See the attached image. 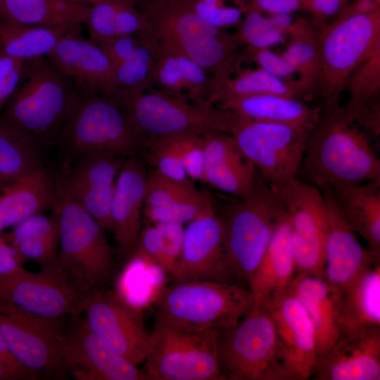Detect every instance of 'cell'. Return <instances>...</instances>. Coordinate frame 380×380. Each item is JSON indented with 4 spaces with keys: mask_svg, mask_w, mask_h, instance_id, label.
I'll use <instances>...</instances> for the list:
<instances>
[{
    "mask_svg": "<svg viewBox=\"0 0 380 380\" xmlns=\"http://www.w3.org/2000/svg\"><path fill=\"white\" fill-rule=\"evenodd\" d=\"M339 106L321 108L308 137L298 173L301 180L319 189L380 182V160L368 137L341 114Z\"/></svg>",
    "mask_w": 380,
    "mask_h": 380,
    "instance_id": "1",
    "label": "cell"
},
{
    "mask_svg": "<svg viewBox=\"0 0 380 380\" xmlns=\"http://www.w3.org/2000/svg\"><path fill=\"white\" fill-rule=\"evenodd\" d=\"M80 95L48 56L26 61L20 82L2 109L0 120L48 148L55 145Z\"/></svg>",
    "mask_w": 380,
    "mask_h": 380,
    "instance_id": "2",
    "label": "cell"
},
{
    "mask_svg": "<svg viewBox=\"0 0 380 380\" xmlns=\"http://www.w3.org/2000/svg\"><path fill=\"white\" fill-rule=\"evenodd\" d=\"M222 380H298L265 305L217 334Z\"/></svg>",
    "mask_w": 380,
    "mask_h": 380,
    "instance_id": "3",
    "label": "cell"
},
{
    "mask_svg": "<svg viewBox=\"0 0 380 380\" xmlns=\"http://www.w3.org/2000/svg\"><path fill=\"white\" fill-rule=\"evenodd\" d=\"M146 139L112 96L80 94L55 145L65 165L91 151H108L126 158L141 156Z\"/></svg>",
    "mask_w": 380,
    "mask_h": 380,
    "instance_id": "4",
    "label": "cell"
},
{
    "mask_svg": "<svg viewBox=\"0 0 380 380\" xmlns=\"http://www.w3.org/2000/svg\"><path fill=\"white\" fill-rule=\"evenodd\" d=\"M234 198L217 214L222 224L227 260L234 282L248 289V281L285 208L259 173L247 196Z\"/></svg>",
    "mask_w": 380,
    "mask_h": 380,
    "instance_id": "5",
    "label": "cell"
},
{
    "mask_svg": "<svg viewBox=\"0 0 380 380\" xmlns=\"http://www.w3.org/2000/svg\"><path fill=\"white\" fill-rule=\"evenodd\" d=\"M380 53V8L367 13L340 15L319 32V73L315 95L322 109L340 104L341 92L354 71Z\"/></svg>",
    "mask_w": 380,
    "mask_h": 380,
    "instance_id": "6",
    "label": "cell"
},
{
    "mask_svg": "<svg viewBox=\"0 0 380 380\" xmlns=\"http://www.w3.org/2000/svg\"><path fill=\"white\" fill-rule=\"evenodd\" d=\"M59 229L56 266L84 293L104 287L115 267L106 231L76 201L56 187L52 208Z\"/></svg>",
    "mask_w": 380,
    "mask_h": 380,
    "instance_id": "7",
    "label": "cell"
},
{
    "mask_svg": "<svg viewBox=\"0 0 380 380\" xmlns=\"http://www.w3.org/2000/svg\"><path fill=\"white\" fill-rule=\"evenodd\" d=\"M139 8L160 42L186 55L211 76L236 61L239 45L233 34L203 20L189 0H144Z\"/></svg>",
    "mask_w": 380,
    "mask_h": 380,
    "instance_id": "8",
    "label": "cell"
},
{
    "mask_svg": "<svg viewBox=\"0 0 380 380\" xmlns=\"http://www.w3.org/2000/svg\"><path fill=\"white\" fill-rule=\"evenodd\" d=\"M255 303L249 289L235 284L208 280L173 282L158 296L155 317L220 333L238 323Z\"/></svg>",
    "mask_w": 380,
    "mask_h": 380,
    "instance_id": "9",
    "label": "cell"
},
{
    "mask_svg": "<svg viewBox=\"0 0 380 380\" xmlns=\"http://www.w3.org/2000/svg\"><path fill=\"white\" fill-rule=\"evenodd\" d=\"M218 334L155 317L141 369L145 380H222Z\"/></svg>",
    "mask_w": 380,
    "mask_h": 380,
    "instance_id": "10",
    "label": "cell"
},
{
    "mask_svg": "<svg viewBox=\"0 0 380 380\" xmlns=\"http://www.w3.org/2000/svg\"><path fill=\"white\" fill-rule=\"evenodd\" d=\"M112 96L127 111L146 138L225 133L228 112L213 105L190 103L186 99L154 89L118 91Z\"/></svg>",
    "mask_w": 380,
    "mask_h": 380,
    "instance_id": "11",
    "label": "cell"
},
{
    "mask_svg": "<svg viewBox=\"0 0 380 380\" xmlns=\"http://www.w3.org/2000/svg\"><path fill=\"white\" fill-rule=\"evenodd\" d=\"M226 133L269 184L297 177L310 129L243 119L228 110Z\"/></svg>",
    "mask_w": 380,
    "mask_h": 380,
    "instance_id": "12",
    "label": "cell"
},
{
    "mask_svg": "<svg viewBox=\"0 0 380 380\" xmlns=\"http://www.w3.org/2000/svg\"><path fill=\"white\" fill-rule=\"evenodd\" d=\"M65 321L30 313L0 298V334L14 357L37 373L61 378L67 372L61 350Z\"/></svg>",
    "mask_w": 380,
    "mask_h": 380,
    "instance_id": "13",
    "label": "cell"
},
{
    "mask_svg": "<svg viewBox=\"0 0 380 380\" xmlns=\"http://www.w3.org/2000/svg\"><path fill=\"white\" fill-rule=\"evenodd\" d=\"M269 184L289 220L296 274L324 277L325 203L321 191L297 177Z\"/></svg>",
    "mask_w": 380,
    "mask_h": 380,
    "instance_id": "14",
    "label": "cell"
},
{
    "mask_svg": "<svg viewBox=\"0 0 380 380\" xmlns=\"http://www.w3.org/2000/svg\"><path fill=\"white\" fill-rule=\"evenodd\" d=\"M90 329L110 347L138 366L144 362L151 331L139 308L103 287L86 292L79 303Z\"/></svg>",
    "mask_w": 380,
    "mask_h": 380,
    "instance_id": "15",
    "label": "cell"
},
{
    "mask_svg": "<svg viewBox=\"0 0 380 380\" xmlns=\"http://www.w3.org/2000/svg\"><path fill=\"white\" fill-rule=\"evenodd\" d=\"M126 158L108 151L80 154L63 165L56 187L76 201L108 232L113 233L111 204L117 175Z\"/></svg>",
    "mask_w": 380,
    "mask_h": 380,
    "instance_id": "16",
    "label": "cell"
},
{
    "mask_svg": "<svg viewBox=\"0 0 380 380\" xmlns=\"http://www.w3.org/2000/svg\"><path fill=\"white\" fill-rule=\"evenodd\" d=\"M84 293L56 264L37 273L22 267L0 277V298L45 317L80 313L79 303Z\"/></svg>",
    "mask_w": 380,
    "mask_h": 380,
    "instance_id": "17",
    "label": "cell"
},
{
    "mask_svg": "<svg viewBox=\"0 0 380 380\" xmlns=\"http://www.w3.org/2000/svg\"><path fill=\"white\" fill-rule=\"evenodd\" d=\"M61 350L67 372L78 380H145L142 369L98 336L82 313L70 315Z\"/></svg>",
    "mask_w": 380,
    "mask_h": 380,
    "instance_id": "18",
    "label": "cell"
},
{
    "mask_svg": "<svg viewBox=\"0 0 380 380\" xmlns=\"http://www.w3.org/2000/svg\"><path fill=\"white\" fill-rule=\"evenodd\" d=\"M170 277L173 282L208 280L235 284L215 205L185 227L182 252Z\"/></svg>",
    "mask_w": 380,
    "mask_h": 380,
    "instance_id": "19",
    "label": "cell"
},
{
    "mask_svg": "<svg viewBox=\"0 0 380 380\" xmlns=\"http://www.w3.org/2000/svg\"><path fill=\"white\" fill-rule=\"evenodd\" d=\"M319 190L325 203L324 277L338 292L366 269L379 262L380 255L360 244L331 189L326 186Z\"/></svg>",
    "mask_w": 380,
    "mask_h": 380,
    "instance_id": "20",
    "label": "cell"
},
{
    "mask_svg": "<svg viewBox=\"0 0 380 380\" xmlns=\"http://www.w3.org/2000/svg\"><path fill=\"white\" fill-rule=\"evenodd\" d=\"M312 376L316 380H379L380 326L342 330Z\"/></svg>",
    "mask_w": 380,
    "mask_h": 380,
    "instance_id": "21",
    "label": "cell"
},
{
    "mask_svg": "<svg viewBox=\"0 0 380 380\" xmlns=\"http://www.w3.org/2000/svg\"><path fill=\"white\" fill-rule=\"evenodd\" d=\"M48 57L81 94L110 96L118 91L115 68L96 43L81 36V29L62 37Z\"/></svg>",
    "mask_w": 380,
    "mask_h": 380,
    "instance_id": "22",
    "label": "cell"
},
{
    "mask_svg": "<svg viewBox=\"0 0 380 380\" xmlns=\"http://www.w3.org/2000/svg\"><path fill=\"white\" fill-rule=\"evenodd\" d=\"M259 302L269 311L297 379H308L317 351L315 329L305 308L289 287Z\"/></svg>",
    "mask_w": 380,
    "mask_h": 380,
    "instance_id": "23",
    "label": "cell"
},
{
    "mask_svg": "<svg viewBox=\"0 0 380 380\" xmlns=\"http://www.w3.org/2000/svg\"><path fill=\"white\" fill-rule=\"evenodd\" d=\"M146 174L143 158L136 156L125 160L116 178L111 217L115 253L122 262L127 261L137 247Z\"/></svg>",
    "mask_w": 380,
    "mask_h": 380,
    "instance_id": "24",
    "label": "cell"
},
{
    "mask_svg": "<svg viewBox=\"0 0 380 380\" xmlns=\"http://www.w3.org/2000/svg\"><path fill=\"white\" fill-rule=\"evenodd\" d=\"M203 138L205 153L203 182L233 197L247 196L258 173L239 150L232 136L215 132Z\"/></svg>",
    "mask_w": 380,
    "mask_h": 380,
    "instance_id": "25",
    "label": "cell"
},
{
    "mask_svg": "<svg viewBox=\"0 0 380 380\" xmlns=\"http://www.w3.org/2000/svg\"><path fill=\"white\" fill-rule=\"evenodd\" d=\"M55 179L44 165L0 184V232L26 217L52 209Z\"/></svg>",
    "mask_w": 380,
    "mask_h": 380,
    "instance_id": "26",
    "label": "cell"
},
{
    "mask_svg": "<svg viewBox=\"0 0 380 380\" xmlns=\"http://www.w3.org/2000/svg\"><path fill=\"white\" fill-rule=\"evenodd\" d=\"M289 289L305 308L315 329L317 362L334 343L342 330L338 292L324 277L315 275L295 274Z\"/></svg>",
    "mask_w": 380,
    "mask_h": 380,
    "instance_id": "27",
    "label": "cell"
},
{
    "mask_svg": "<svg viewBox=\"0 0 380 380\" xmlns=\"http://www.w3.org/2000/svg\"><path fill=\"white\" fill-rule=\"evenodd\" d=\"M211 88V75L203 68L182 53L160 42L152 89L208 105Z\"/></svg>",
    "mask_w": 380,
    "mask_h": 380,
    "instance_id": "28",
    "label": "cell"
},
{
    "mask_svg": "<svg viewBox=\"0 0 380 380\" xmlns=\"http://www.w3.org/2000/svg\"><path fill=\"white\" fill-rule=\"evenodd\" d=\"M295 274L291 226L285 210L248 287L256 301H260L288 289Z\"/></svg>",
    "mask_w": 380,
    "mask_h": 380,
    "instance_id": "29",
    "label": "cell"
},
{
    "mask_svg": "<svg viewBox=\"0 0 380 380\" xmlns=\"http://www.w3.org/2000/svg\"><path fill=\"white\" fill-rule=\"evenodd\" d=\"M217 107L253 121L282 124L311 129L319 120L321 108L301 99L274 94L242 96L227 100Z\"/></svg>",
    "mask_w": 380,
    "mask_h": 380,
    "instance_id": "30",
    "label": "cell"
},
{
    "mask_svg": "<svg viewBox=\"0 0 380 380\" xmlns=\"http://www.w3.org/2000/svg\"><path fill=\"white\" fill-rule=\"evenodd\" d=\"M351 229L380 255V182L338 184L329 187Z\"/></svg>",
    "mask_w": 380,
    "mask_h": 380,
    "instance_id": "31",
    "label": "cell"
},
{
    "mask_svg": "<svg viewBox=\"0 0 380 380\" xmlns=\"http://www.w3.org/2000/svg\"><path fill=\"white\" fill-rule=\"evenodd\" d=\"M90 5L72 0H0V22L39 27L81 26Z\"/></svg>",
    "mask_w": 380,
    "mask_h": 380,
    "instance_id": "32",
    "label": "cell"
},
{
    "mask_svg": "<svg viewBox=\"0 0 380 380\" xmlns=\"http://www.w3.org/2000/svg\"><path fill=\"white\" fill-rule=\"evenodd\" d=\"M230 73L224 71L211 76L209 104L218 105L229 99L260 94L307 98L297 80L283 79L260 68L239 71L234 77H231Z\"/></svg>",
    "mask_w": 380,
    "mask_h": 380,
    "instance_id": "33",
    "label": "cell"
},
{
    "mask_svg": "<svg viewBox=\"0 0 380 380\" xmlns=\"http://www.w3.org/2000/svg\"><path fill=\"white\" fill-rule=\"evenodd\" d=\"M338 306L342 330L380 326L379 262L338 291Z\"/></svg>",
    "mask_w": 380,
    "mask_h": 380,
    "instance_id": "34",
    "label": "cell"
},
{
    "mask_svg": "<svg viewBox=\"0 0 380 380\" xmlns=\"http://www.w3.org/2000/svg\"><path fill=\"white\" fill-rule=\"evenodd\" d=\"M85 24L89 39L97 45L118 36L153 32L149 20L137 6L119 1L90 5Z\"/></svg>",
    "mask_w": 380,
    "mask_h": 380,
    "instance_id": "35",
    "label": "cell"
},
{
    "mask_svg": "<svg viewBox=\"0 0 380 380\" xmlns=\"http://www.w3.org/2000/svg\"><path fill=\"white\" fill-rule=\"evenodd\" d=\"M81 26L39 27L0 22V53L24 61L48 56L68 33Z\"/></svg>",
    "mask_w": 380,
    "mask_h": 380,
    "instance_id": "36",
    "label": "cell"
},
{
    "mask_svg": "<svg viewBox=\"0 0 380 380\" xmlns=\"http://www.w3.org/2000/svg\"><path fill=\"white\" fill-rule=\"evenodd\" d=\"M319 32L313 23L296 17L286 36L289 37L282 56L298 74L297 80L307 97L315 95L319 73Z\"/></svg>",
    "mask_w": 380,
    "mask_h": 380,
    "instance_id": "37",
    "label": "cell"
},
{
    "mask_svg": "<svg viewBox=\"0 0 380 380\" xmlns=\"http://www.w3.org/2000/svg\"><path fill=\"white\" fill-rule=\"evenodd\" d=\"M46 149L34 139L0 120V184L44 165Z\"/></svg>",
    "mask_w": 380,
    "mask_h": 380,
    "instance_id": "38",
    "label": "cell"
},
{
    "mask_svg": "<svg viewBox=\"0 0 380 380\" xmlns=\"http://www.w3.org/2000/svg\"><path fill=\"white\" fill-rule=\"evenodd\" d=\"M346 89L350 100L339 106L341 114L352 122L361 123L372 106L377 102L380 89V53L360 65L350 77Z\"/></svg>",
    "mask_w": 380,
    "mask_h": 380,
    "instance_id": "39",
    "label": "cell"
},
{
    "mask_svg": "<svg viewBox=\"0 0 380 380\" xmlns=\"http://www.w3.org/2000/svg\"><path fill=\"white\" fill-rule=\"evenodd\" d=\"M141 43L115 70L118 91H147L152 89L153 73L159 40L154 32L141 34Z\"/></svg>",
    "mask_w": 380,
    "mask_h": 380,
    "instance_id": "40",
    "label": "cell"
},
{
    "mask_svg": "<svg viewBox=\"0 0 380 380\" xmlns=\"http://www.w3.org/2000/svg\"><path fill=\"white\" fill-rule=\"evenodd\" d=\"M214 205L215 202L209 194L198 190L191 196L166 205L145 207L144 214L151 223L184 224L195 220Z\"/></svg>",
    "mask_w": 380,
    "mask_h": 380,
    "instance_id": "41",
    "label": "cell"
},
{
    "mask_svg": "<svg viewBox=\"0 0 380 380\" xmlns=\"http://www.w3.org/2000/svg\"><path fill=\"white\" fill-rule=\"evenodd\" d=\"M233 36L239 46L255 49H270L284 42L286 37L274 27L267 15L254 9L244 13Z\"/></svg>",
    "mask_w": 380,
    "mask_h": 380,
    "instance_id": "42",
    "label": "cell"
},
{
    "mask_svg": "<svg viewBox=\"0 0 380 380\" xmlns=\"http://www.w3.org/2000/svg\"><path fill=\"white\" fill-rule=\"evenodd\" d=\"M141 156L163 176L179 182H191L171 137L146 138Z\"/></svg>",
    "mask_w": 380,
    "mask_h": 380,
    "instance_id": "43",
    "label": "cell"
},
{
    "mask_svg": "<svg viewBox=\"0 0 380 380\" xmlns=\"http://www.w3.org/2000/svg\"><path fill=\"white\" fill-rule=\"evenodd\" d=\"M198 191L191 182H176L153 168L146 174L144 205L146 208L166 205L191 196Z\"/></svg>",
    "mask_w": 380,
    "mask_h": 380,
    "instance_id": "44",
    "label": "cell"
},
{
    "mask_svg": "<svg viewBox=\"0 0 380 380\" xmlns=\"http://www.w3.org/2000/svg\"><path fill=\"white\" fill-rule=\"evenodd\" d=\"M4 236L11 245L23 241H59L58 224L54 215L39 212L26 217Z\"/></svg>",
    "mask_w": 380,
    "mask_h": 380,
    "instance_id": "45",
    "label": "cell"
},
{
    "mask_svg": "<svg viewBox=\"0 0 380 380\" xmlns=\"http://www.w3.org/2000/svg\"><path fill=\"white\" fill-rule=\"evenodd\" d=\"M170 137L179 153L188 177L203 182L205 169L203 137L194 134Z\"/></svg>",
    "mask_w": 380,
    "mask_h": 380,
    "instance_id": "46",
    "label": "cell"
},
{
    "mask_svg": "<svg viewBox=\"0 0 380 380\" xmlns=\"http://www.w3.org/2000/svg\"><path fill=\"white\" fill-rule=\"evenodd\" d=\"M134 253L170 275L171 267L168 251L162 236L153 224L141 229Z\"/></svg>",
    "mask_w": 380,
    "mask_h": 380,
    "instance_id": "47",
    "label": "cell"
},
{
    "mask_svg": "<svg viewBox=\"0 0 380 380\" xmlns=\"http://www.w3.org/2000/svg\"><path fill=\"white\" fill-rule=\"evenodd\" d=\"M189 3L192 10L203 20L223 30L238 27L243 19L244 12L235 5L216 6L194 0H189Z\"/></svg>",
    "mask_w": 380,
    "mask_h": 380,
    "instance_id": "48",
    "label": "cell"
},
{
    "mask_svg": "<svg viewBox=\"0 0 380 380\" xmlns=\"http://www.w3.org/2000/svg\"><path fill=\"white\" fill-rule=\"evenodd\" d=\"M245 53L260 68L274 76L291 80L295 70L282 55L277 54L269 48L255 49L245 47Z\"/></svg>",
    "mask_w": 380,
    "mask_h": 380,
    "instance_id": "49",
    "label": "cell"
},
{
    "mask_svg": "<svg viewBox=\"0 0 380 380\" xmlns=\"http://www.w3.org/2000/svg\"><path fill=\"white\" fill-rule=\"evenodd\" d=\"M25 62L0 53V113L20 82Z\"/></svg>",
    "mask_w": 380,
    "mask_h": 380,
    "instance_id": "50",
    "label": "cell"
},
{
    "mask_svg": "<svg viewBox=\"0 0 380 380\" xmlns=\"http://www.w3.org/2000/svg\"><path fill=\"white\" fill-rule=\"evenodd\" d=\"M141 42V35H122L98 46L115 68L130 56Z\"/></svg>",
    "mask_w": 380,
    "mask_h": 380,
    "instance_id": "51",
    "label": "cell"
},
{
    "mask_svg": "<svg viewBox=\"0 0 380 380\" xmlns=\"http://www.w3.org/2000/svg\"><path fill=\"white\" fill-rule=\"evenodd\" d=\"M348 3L345 0H303V10L311 15L312 23L319 31L336 18Z\"/></svg>",
    "mask_w": 380,
    "mask_h": 380,
    "instance_id": "52",
    "label": "cell"
},
{
    "mask_svg": "<svg viewBox=\"0 0 380 380\" xmlns=\"http://www.w3.org/2000/svg\"><path fill=\"white\" fill-rule=\"evenodd\" d=\"M151 224L156 227L166 245L171 267L170 275L177 264L182 252L185 228L184 224L177 223L157 222Z\"/></svg>",
    "mask_w": 380,
    "mask_h": 380,
    "instance_id": "53",
    "label": "cell"
},
{
    "mask_svg": "<svg viewBox=\"0 0 380 380\" xmlns=\"http://www.w3.org/2000/svg\"><path fill=\"white\" fill-rule=\"evenodd\" d=\"M249 9L265 15L294 14L303 10V0H248L246 11Z\"/></svg>",
    "mask_w": 380,
    "mask_h": 380,
    "instance_id": "54",
    "label": "cell"
},
{
    "mask_svg": "<svg viewBox=\"0 0 380 380\" xmlns=\"http://www.w3.org/2000/svg\"><path fill=\"white\" fill-rule=\"evenodd\" d=\"M26 262L7 241L0 247V277L23 267Z\"/></svg>",
    "mask_w": 380,
    "mask_h": 380,
    "instance_id": "55",
    "label": "cell"
},
{
    "mask_svg": "<svg viewBox=\"0 0 380 380\" xmlns=\"http://www.w3.org/2000/svg\"><path fill=\"white\" fill-rule=\"evenodd\" d=\"M37 374L15 368L0 356V380L36 379Z\"/></svg>",
    "mask_w": 380,
    "mask_h": 380,
    "instance_id": "56",
    "label": "cell"
},
{
    "mask_svg": "<svg viewBox=\"0 0 380 380\" xmlns=\"http://www.w3.org/2000/svg\"><path fill=\"white\" fill-rule=\"evenodd\" d=\"M380 8V4L373 0H351L343 8L340 15L367 13Z\"/></svg>",
    "mask_w": 380,
    "mask_h": 380,
    "instance_id": "57",
    "label": "cell"
},
{
    "mask_svg": "<svg viewBox=\"0 0 380 380\" xmlns=\"http://www.w3.org/2000/svg\"><path fill=\"white\" fill-rule=\"evenodd\" d=\"M0 356L3 357L6 361H7L12 366L18 368L19 369L34 372L30 370L25 367H23L12 355L9 350L8 346H6L4 340L0 334ZM37 373V372H36Z\"/></svg>",
    "mask_w": 380,
    "mask_h": 380,
    "instance_id": "58",
    "label": "cell"
},
{
    "mask_svg": "<svg viewBox=\"0 0 380 380\" xmlns=\"http://www.w3.org/2000/svg\"><path fill=\"white\" fill-rule=\"evenodd\" d=\"M196 1L216 6L227 5L228 1H231L234 5L239 7L244 12L246 6L247 0H194Z\"/></svg>",
    "mask_w": 380,
    "mask_h": 380,
    "instance_id": "59",
    "label": "cell"
},
{
    "mask_svg": "<svg viewBox=\"0 0 380 380\" xmlns=\"http://www.w3.org/2000/svg\"><path fill=\"white\" fill-rule=\"evenodd\" d=\"M72 1L84 3V4H87L89 5L99 3V2H102V1H125V2L133 4L137 6L138 7H139L141 4L144 1V0H72Z\"/></svg>",
    "mask_w": 380,
    "mask_h": 380,
    "instance_id": "60",
    "label": "cell"
},
{
    "mask_svg": "<svg viewBox=\"0 0 380 380\" xmlns=\"http://www.w3.org/2000/svg\"><path fill=\"white\" fill-rule=\"evenodd\" d=\"M6 242V239L4 238V234L0 232V247Z\"/></svg>",
    "mask_w": 380,
    "mask_h": 380,
    "instance_id": "61",
    "label": "cell"
},
{
    "mask_svg": "<svg viewBox=\"0 0 380 380\" xmlns=\"http://www.w3.org/2000/svg\"><path fill=\"white\" fill-rule=\"evenodd\" d=\"M373 1L380 4V0H373Z\"/></svg>",
    "mask_w": 380,
    "mask_h": 380,
    "instance_id": "62",
    "label": "cell"
},
{
    "mask_svg": "<svg viewBox=\"0 0 380 380\" xmlns=\"http://www.w3.org/2000/svg\"><path fill=\"white\" fill-rule=\"evenodd\" d=\"M345 1H348V2H350L351 0H345Z\"/></svg>",
    "mask_w": 380,
    "mask_h": 380,
    "instance_id": "63",
    "label": "cell"
}]
</instances>
